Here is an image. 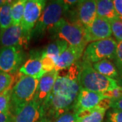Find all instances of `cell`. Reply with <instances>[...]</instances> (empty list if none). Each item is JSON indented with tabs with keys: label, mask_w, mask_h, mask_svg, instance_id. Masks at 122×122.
I'll return each instance as SVG.
<instances>
[{
	"label": "cell",
	"mask_w": 122,
	"mask_h": 122,
	"mask_svg": "<svg viewBox=\"0 0 122 122\" xmlns=\"http://www.w3.org/2000/svg\"><path fill=\"white\" fill-rule=\"evenodd\" d=\"M79 83L80 89L95 92H105L119 86L117 81L101 75L92 64L83 61L79 62Z\"/></svg>",
	"instance_id": "6da1fadb"
},
{
	"label": "cell",
	"mask_w": 122,
	"mask_h": 122,
	"mask_svg": "<svg viewBox=\"0 0 122 122\" xmlns=\"http://www.w3.org/2000/svg\"><path fill=\"white\" fill-rule=\"evenodd\" d=\"M39 80L21 74L11 91L10 112L12 116L17 114L34 99Z\"/></svg>",
	"instance_id": "7a4b0ae2"
},
{
	"label": "cell",
	"mask_w": 122,
	"mask_h": 122,
	"mask_svg": "<svg viewBox=\"0 0 122 122\" xmlns=\"http://www.w3.org/2000/svg\"><path fill=\"white\" fill-rule=\"evenodd\" d=\"M51 31L56 39L65 41L69 44V46L77 48L83 52L88 44L86 39L85 29L64 18Z\"/></svg>",
	"instance_id": "3957f363"
},
{
	"label": "cell",
	"mask_w": 122,
	"mask_h": 122,
	"mask_svg": "<svg viewBox=\"0 0 122 122\" xmlns=\"http://www.w3.org/2000/svg\"><path fill=\"white\" fill-rule=\"evenodd\" d=\"M69 10L64 1H52L45 6L44 11L37 22L34 29L36 35L44 34L47 30H52L57 24L63 18L64 15Z\"/></svg>",
	"instance_id": "277c9868"
},
{
	"label": "cell",
	"mask_w": 122,
	"mask_h": 122,
	"mask_svg": "<svg viewBox=\"0 0 122 122\" xmlns=\"http://www.w3.org/2000/svg\"><path fill=\"white\" fill-rule=\"evenodd\" d=\"M117 42L110 37L87 44L83 52L81 61L94 64L102 60L115 59Z\"/></svg>",
	"instance_id": "5b68a950"
},
{
	"label": "cell",
	"mask_w": 122,
	"mask_h": 122,
	"mask_svg": "<svg viewBox=\"0 0 122 122\" xmlns=\"http://www.w3.org/2000/svg\"><path fill=\"white\" fill-rule=\"evenodd\" d=\"M21 48L4 47L0 49V72L14 75L17 73L24 61Z\"/></svg>",
	"instance_id": "8992f818"
},
{
	"label": "cell",
	"mask_w": 122,
	"mask_h": 122,
	"mask_svg": "<svg viewBox=\"0 0 122 122\" xmlns=\"http://www.w3.org/2000/svg\"><path fill=\"white\" fill-rule=\"evenodd\" d=\"M46 2L43 0H27L26 1L20 26L25 34L29 38L32 30L35 27L41 16L46 6Z\"/></svg>",
	"instance_id": "52a82bcc"
},
{
	"label": "cell",
	"mask_w": 122,
	"mask_h": 122,
	"mask_svg": "<svg viewBox=\"0 0 122 122\" xmlns=\"http://www.w3.org/2000/svg\"><path fill=\"white\" fill-rule=\"evenodd\" d=\"M71 22L75 23L86 29L90 26L97 17L96 1L83 0L79 1L73 10Z\"/></svg>",
	"instance_id": "ba28073f"
},
{
	"label": "cell",
	"mask_w": 122,
	"mask_h": 122,
	"mask_svg": "<svg viewBox=\"0 0 122 122\" xmlns=\"http://www.w3.org/2000/svg\"><path fill=\"white\" fill-rule=\"evenodd\" d=\"M30 38L24 33L22 26L20 25H11L4 30H0V45L4 47L26 46Z\"/></svg>",
	"instance_id": "9c48e42d"
},
{
	"label": "cell",
	"mask_w": 122,
	"mask_h": 122,
	"mask_svg": "<svg viewBox=\"0 0 122 122\" xmlns=\"http://www.w3.org/2000/svg\"><path fill=\"white\" fill-rule=\"evenodd\" d=\"M85 34L87 44L111 37L110 21L102 18L96 17L91 25L85 29Z\"/></svg>",
	"instance_id": "30bf717a"
},
{
	"label": "cell",
	"mask_w": 122,
	"mask_h": 122,
	"mask_svg": "<svg viewBox=\"0 0 122 122\" xmlns=\"http://www.w3.org/2000/svg\"><path fill=\"white\" fill-rule=\"evenodd\" d=\"M104 98H106L103 92H95L80 89L72 109L75 113L81 111L91 110L95 108Z\"/></svg>",
	"instance_id": "8fae6325"
},
{
	"label": "cell",
	"mask_w": 122,
	"mask_h": 122,
	"mask_svg": "<svg viewBox=\"0 0 122 122\" xmlns=\"http://www.w3.org/2000/svg\"><path fill=\"white\" fill-rule=\"evenodd\" d=\"M58 75V73L54 70L45 73L39 79L36 94L33 99L39 105H42L46 98L52 92Z\"/></svg>",
	"instance_id": "7c38bea8"
},
{
	"label": "cell",
	"mask_w": 122,
	"mask_h": 122,
	"mask_svg": "<svg viewBox=\"0 0 122 122\" xmlns=\"http://www.w3.org/2000/svg\"><path fill=\"white\" fill-rule=\"evenodd\" d=\"M43 117L44 111L41 105L33 100L14 115L10 122H37Z\"/></svg>",
	"instance_id": "4fadbf2b"
},
{
	"label": "cell",
	"mask_w": 122,
	"mask_h": 122,
	"mask_svg": "<svg viewBox=\"0 0 122 122\" xmlns=\"http://www.w3.org/2000/svg\"><path fill=\"white\" fill-rule=\"evenodd\" d=\"M83 51L77 48L69 46L64 52L59 56L55 67V71L58 72L66 69L78 62L82 58Z\"/></svg>",
	"instance_id": "5bb4252c"
},
{
	"label": "cell",
	"mask_w": 122,
	"mask_h": 122,
	"mask_svg": "<svg viewBox=\"0 0 122 122\" xmlns=\"http://www.w3.org/2000/svg\"><path fill=\"white\" fill-rule=\"evenodd\" d=\"M18 72L22 75L30 76L39 79L45 73H46L43 69L41 55L30 57L26 60L19 69Z\"/></svg>",
	"instance_id": "9a60e30c"
},
{
	"label": "cell",
	"mask_w": 122,
	"mask_h": 122,
	"mask_svg": "<svg viewBox=\"0 0 122 122\" xmlns=\"http://www.w3.org/2000/svg\"><path fill=\"white\" fill-rule=\"evenodd\" d=\"M96 14L97 17L105 18L109 21L119 18L114 6L113 1L111 0L96 1Z\"/></svg>",
	"instance_id": "2e32d148"
},
{
	"label": "cell",
	"mask_w": 122,
	"mask_h": 122,
	"mask_svg": "<svg viewBox=\"0 0 122 122\" xmlns=\"http://www.w3.org/2000/svg\"><path fill=\"white\" fill-rule=\"evenodd\" d=\"M106 111L98 107L91 110L81 111L75 113L77 122H103Z\"/></svg>",
	"instance_id": "e0dca14e"
},
{
	"label": "cell",
	"mask_w": 122,
	"mask_h": 122,
	"mask_svg": "<svg viewBox=\"0 0 122 122\" xmlns=\"http://www.w3.org/2000/svg\"><path fill=\"white\" fill-rule=\"evenodd\" d=\"M92 66L97 72L115 80H119V73L115 65L109 60H102L92 65Z\"/></svg>",
	"instance_id": "ac0fdd59"
},
{
	"label": "cell",
	"mask_w": 122,
	"mask_h": 122,
	"mask_svg": "<svg viewBox=\"0 0 122 122\" xmlns=\"http://www.w3.org/2000/svg\"><path fill=\"white\" fill-rule=\"evenodd\" d=\"M68 47L69 44L66 41L61 39H56L54 42L48 44L42 52L52 58L56 62H57L59 56L65 51Z\"/></svg>",
	"instance_id": "d6986e66"
},
{
	"label": "cell",
	"mask_w": 122,
	"mask_h": 122,
	"mask_svg": "<svg viewBox=\"0 0 122 122\" xmlns=\"http://www.w3.org/2000/svg\"><path fill=\"white\" fill-rule=\"evenodd\" d=\"M12 1H5V3L0 8V30L12 25Z\"/></svg>",
	"instance_id": "ffe728a7"
},
{
	"label": "cell",
	"mask_w": 122,
	"mask_h": 122,
	"mask_svg": "<svg viewBox=\"0 0 122 122\" xmlns=\"http://www.w3.org/2000/svg\"><path fill=\"white\" fill-rule=\"evenodd\" d=\"M26 0L12 1V18L13 25H20L23 18Z\"/></svg>",
	"instance_id": "44dd1931"
},
{
	"label": "cell",
	"mask_w": 122,
	"mask_h": 122,
	"mask_svg": "<svg viewBox=\"0 0 122 122\" xmlns=\"http://www.w3.org/2000/svg\"><path fill=\"white\" fill-rule=\"evenodd\" d=\"M20 75L19 72L14 75L0 72V94L10 88H12Z\"/></svg>",
	"instance_id": "7402d4cb"
},
{
	"label": "cell",
	"mask_w": 122,
	"mask_h": 122,
	"mask_svg": "<svg viewBox=\"0 0 122 122\" xmlns=\"http://www.w3.org/2000/svg\"><path fill=\"white\" fill-rule=\"evenodd\" d=\"M12 88L0 94V113H10Z\"/></svg>",
	"instance_id": "603a6c76"
},
{
	"label": "cell",
	"mask_w": 122,
	"mask_h": 122,
	"mask_svg": "<svg viewBox=\"0 0 122 122\" xmlns=\"http://www.w3.org/2000/svg\"><path fill=\"white\" fill-rule=\"evenodd\" d=\"M111 28L112 34L115 38V41H117L118 43L122 41V20L118 18L110 21Z\"/></svg>",
	"instance_id": "cb8c5ba5"
},
{
	"label": "cell",
	"mask_w": 122,
	"mask_h": 122,
	"mask_svg": "<svg viewBox=\"0 0 122 122\" xmlns=\"http://www.w3.org/2000/svg\"><path fill=\"white\" fill-rule=\"evenodd\" d=\"M41 61L42 63L43 69L46 73L52 71L55 69L56 62L52 58L46 55L43 52L41 54Z\"/></svg>",
	"instance_id": "d4e9b609"
},
{
	"label": "cell",
	"mask_w": 122,
	"mask_h": 122,
	"mask_svg": "<svg viewBox=\"0 0 122 122\" xmlns=\"http://www.w3.org/2000/svg\"><path fill=\"white\" fill-rule=\"evenodd\" d=\"M107 122H122V111L112 109L109 110L107 114Z\"/></svg>",
	"instance_id": "484cf974"
},
{
	"label": "cell",
	"mask_w": 122,
	"mask_h": 122,
	"mask_svg": "<svg viewBox=\"0 0 122 122\" xmlns=\"http://www.w3.org/2000/svg\"><path fill=\"white\" fill-rule=\"evenodd\" d=\"M103 94L106 98H109L113 101L120 99L122 98V86H119L112 90L105 92Z\"/></svg>",
	"instance_id": "4316f807"
},
{
	"label": "cell",
	"mask_w": 122,
	"mask_h": 122,
	"mask_svg": "<svg viewBox=\"0 0 122 122\" xmlns=\"http://www.w3.org/2000/svg\"><path fill=\"white\" fill-rule=\"evenodd\" d=\"M76 122V115L75 113L72 111H68L65 113L61 115L56 119H54L53 122Z\"/></svg>",
	"instance_id": "83f0119b"
},
{
	"label": "cell",
	"mask_w": 122,
	"mask_h": 122,
	"mask_svg": "<svg viewBox=\"0 0 122 122\" xmlns=\"http://www.w3.org/2000/svg\"><path fill=\"white\" fill-rule=\"evenodd\" d=\"M115 62V66L119 71V73H121L122 72V41L117 43Z\"/></svg>",
	"instance_id": "f1b7e54d"
},
{
	"label": "cell",
	"mask_w": 122,
	"mask_h": 122,
	"mask_svg": "<svg viewBox=\"0 0 122 122\" xmlns=\"http://www.w3.org/2000/svg\"><path fill=\"white\" fill-rule=\"evenodd\" d=\"M113 1L119 17H122V0H114Z\"/></svg>",
	"instance_id": "f546056e"
},
{
	"label": "cell",
	"mask_w": 122,
	"mask_h": 122,
	"mask_svg": "<svg viewBox=\"0 0 122 122\" xmlns=\"http://www.w3.org/2000/svg\"><path fill=\"white\" fill-rule=\"evenodd\" d=\"M13 118L11 113H0V122H10Z\"/></svg>",
	"instance_id": "4dcf8cb0"
},
{
	"label": "cell",
	"mask_w": 122,
	"mask_h": 122,
	"mask_svg": "<svg viewBox=\"0 0 122 122\" xmlns=\"http://www.w3.org/2000/svg\"><path fill=\"white\" fill-rule=\"evenodd\" d=\"M111 108L119 109V110H122V98L117 100H114V101L112 100Z\"/></svg>",
	"instance_id": "1f68e13d"
},
{
	"label": "cell",
	"mask_w": 122,
	"mask_h": 122,
	"mask_svg": "<svg viewBox=\"0 0 122 122\" xmlns=\"http://www.w3.org/2000/svg\"><path fill=\"white\" fill-rule=\"evenodd\" d=\"M79 1H76V0H64V2L66 4V5L69 8V9L75 5H77Z\"/></svg>",
	"instance_id": "d6a6232c"
},
{
	"label": "cell",
	"mask_w": 122,
	"mask_h": 122,
	"mask_svg": "<svg viewBox=\"0 0 122 122\" xmlns=\"http://www.w3.org/2000/svg\"><path fill=\"white\" fill-rule=\"evenodd\" d=\"M37 122H53L51 119H50L49 118L46 117H41Z\"/></svg>",
	"instance_id": "836d02e7"
},
{
	"label": "cell",
	"mask_w": 122,
	"mask_h": 122,
	"mask_svg": "<svg viewBox=\"0 0 122 122\" xmlns=\"http://www.w3.org/2000/svg\"><path fill=\"white\" fill-rule=\"evenodd\" d=\"M119 82L121 84V86H122V72L119 73Z\"/></svg>",
	"instance_id": "e575fe53"
},
{
	"label": "cell",
	"mask_w": 122,
	"mask_h": 122,
	"mask_svg": "<svg viewBox=\"0 0 122 122\" xmlns=\"http://www.w3.org/2000/svg\"><path fill=\"white\" fill-rule=\"evenodd\" d=\"M5 3V0H0V8H1V6L4 4Z\"/></svg>",
	"instance_id": "d590c367"
},
{
	"label": "cell",
	"mask_w": 122,
	"mask_h": 122,
	"mask_svg": "<svg viewBox=\"0 0 122 122\" xmlns=\"http://www.w3.org/2000/svg\"><path fill=\"white\" fill-rule=\"evenodd\" d=\"M119 18H120V19L122 20V17H119Z\"/></svg>",
	"instance_id": "8d00e7d4"
},
{
	"label": "cell",
	"mask_w": 122,
	"mask_h": 122,
	"mask_svg": "<svg viewBox=\"0 0 122 122\" xmlns=\"http://www.w3.org/2000/svg\"></svg>",
	"instance_id": "74e56055"
}]
</instances>
